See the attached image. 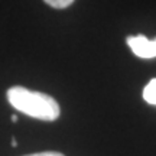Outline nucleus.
<instances>
[{"label":"nucleus","mask_w":156,"mask_h":156,"mask_svg":"<svg viewBox=\"0 0 156 156\" xmlns=\"http://www.w3.org/2000/svg\"><path fill=\"white\" fill-rule=\"evenodd\" d=\"M6 95L10 106L17 112L42 122H54L61 114L56 100L45 93L30 91L25 87H10Z\"/></svg>","instance_id":"f257e3e1"},{"label":"nucleus","mask_w":156,"mask_h":156,"mask_svg":"<svg viewBox=\"0 0 156 156\" xmlns=\"http://www.w3.org/2000/svg\"><path fill=\"white\" fill-rule=\"evenodd\" d=\"M127 45L133 54L139 58L151 59L156 56V38L147 39L145 35H136V36H129Z\"/></svg>","instance_id":"f03ea898"},{"label":"nucleus","mask_w":156,"mask_h":156,"mask_svg":"<svg viewBox=\"0 0 156 156\" xmlns=\"http://www.w3.org/2000/svg\"><path fill=\"white\" fill-rule=\"evenodd\" d=\"M143 98H145L146 103L156 106V78L151 80L149 84L145 87V90H143Z\"/></svg>","instance_id":"7ed1b4c3"},{"label":"nucleus","mask_w":156,"mask_h":156,"mask_svg":"<svg viewBox=\"0 0 156 156\" xmlns=\"http://www.w3.org/2000/svg\"><path fill=\"white\" fill-rule=\"evenodd\" d=\"M44 2L54 9H65L74 3V0H44Z\"/></svg>","instance_id":"20e7f679"},{"label":"nucleus","mask_w":156,"mask_h":156,"mask_svg":"<svg viewBox=\"0 0 156 156\" xmlns=\"http://www.w3.org/2000/svg\"><path fill=\"white\" fill-rule=\"evenodd\" d=\"M26 156H64L59 152H41V153H34V155H26Z\"/></svg>","instance_id":"39448f33"},{"label":"nucleus","mask_w":156,"mask_h":156,"mask_svg":"<svg viewBox=\"0 0 156 156\" xmlns=\"http://www.w3.org/2000/svg\"><path fill=\"white\" fill-rule=\"evenodd\" d=\"M12 120H13V122H17V116H16V114H15L13 117H12Z\"/></svg>","instance_id":"423d86ee"}]
</instances>
